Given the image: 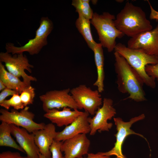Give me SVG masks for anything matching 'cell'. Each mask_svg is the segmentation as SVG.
<instances>
[{"label": "cell", "instance_id": "6da1fadb", "mask_svg": "<svg viewBox=\"0 0 158 158\" xmlns=\"http://www.w3.org/2000/svg\"><path fill=\"white\" fill-rule=\"evenodd\" d=\"M114 55L116 83L119 91L129 94L126 99H130L137 102L146 100L143 88L144 83L141 79L123 57L116 51Z\"/></svg>", "mask_w": 158, "mask_h": 158}, {"label": "cell", "instance_id": "7a4b0ae2", "mask_svg": "<svg viewBox=\"0 0 158 158\" xmlns=\"http://www.w3.org/2000/svg\"><path fill=\"white\" fill-rule=\"evenodd\" d=\"M114 22L118 30L131 37L152 29L144 11L128 1L117 14Z\"/></svg>", "mask_w": 158, "mask_h": 158}, {"label": "cell", "instance_id": "3957f363", "mask_svg": "<svg viewBox=\"0 0 158 158\" xmlns=\"http://www.w3.org/2000/svg\"><path fill=\"white\" fill-rule=\"evenodd\" d=\"M114 50L124 58L144 84L151 88H155V80L148 75L145 68L147 65L157 63L158 62L157 56L150 55L138 50L130 49L121 43L116 44Z\"/></svg>", "mask_w": 158, "mask_h": 158}, {"label": "cell", "instance_id": "277c9868", "mask_svg": "<svg viewBox=\"0 0 158 158\" xmlns=\"http://www.w3.org/2000/svg\"><path fill=\"white\" fill-rule=\"evenodd\" d=\"M115 16L108 12L99 14L94 13L90 20L97 31L100 43L109 52L114 50L117 38H121L125 35L118 30L114 24Z\"/></svg>", "mask_w": 158, "mask_h": 158}, {"label": "cell", "instance_id": "5b68a950", "mask_svg": "<svg viewBox=\"0 0 158 158\" xmlns=\"http://www.w3.org/2000/svg\"><path fill=\"white\" fill-rule=\"evenodd\" d=\"M40 24L33 38L29 40L28 42L20 47L15 46L11 42L7 43L5 46L6 51L12 55L23 53L25 52H28L31 55L39 54L43 47L48 44L47 37L54 27L53 22L47 17H41Z\"/></svg>", "mask_w": 158, "mask_h": 158}, {"label": "cell", "instance_id": "8992f818", "mask_svg": "<svg viewBox=\"0 0 158 158\" xmlns=\"http://www.w3.org/2000/svg\"><path fill=\"white\" fill-rule=\"evenodd\" d=\"M29 108L28 106L25 107L20 111L13 109L10 111L5 109H1L0 120L9 124L21 127L30 133L43 128L46 124L43 123L35 122L33 120L35 115L29 111Z\"/></svg>", "mask_w": 158, "mask_h": 158}, {"label": "cell", "instance_id": "52a82bcc", "mask_svg": "<svg viewBox=\"0 0 158 158\" xmlns=\"http://www.w3.org/2000/svg\"><path fill=\"white\" fill-rule=\"evenodd\" d=\"M12 55L7 51L0 53V61L4 62L7 71L10 73L20 78L28 85H31V81H37L35 77L28 75L25 70L31 73V68L34 66L29 63L27 56L23 53Z\"/></svg>", "mask_w": 158, "mask_h": 158}, {"label": "cell", "instance_id": "ba28073f", "mask_svg": "<svg viewBox=\"0 0 158 158\" xmlns=\"http://www.w3.org/2000/svg\"><path fill=\"white\" fill-rule=\"evenodd\" d=\"M70 93L78 109H83L91 115H95L102 104L103 100L98 90H93L85 85H80L72 88Z\"/></svg>", "mask_w": 158, "mask_h": 158}, {"label": "cell", "instance_id": "9c48e42d", "mask_svg": "<svg viewBox=\"0 0 158 158\" xmlns=\"http://www.w3.org/2000/svg\"><path fill=\"white\" fill-rule=\"evenodd\" d=\"M145 118V115L142 114L138 116L131 118L128 122L124 121L122 118L119 117L114 118V121L117 130L116 133L114 135L116 140L114 146L107 152H99L100 153L103 155L109 156L115 155L118 158H126L122 153V146L127 136L130 135L135 134L146 139L142 135L135 133L130 129L134 123L142 120Z\"/></svg>", "mask_w": 158, "mask_h": 158}, {"label": "cell", "instance_id": "30bf717a", "mask_svg": "<svg viewBox=\"0 0 158 158\" xmlns=\"http://www.w3.org/2000/svg\"><path fill=\"white\" fill-rule=\"evenodd\" d=\"M116 114V110L113 106V101L109 98H104L102 106L97 111L92 118L89 117L88 121L90 131V134L94 135L97 131H109L113 126L111 123L108 121L111 119Z\"/></svg>", "mask_w": 158, "mask_h": 158}, {"label": "cell", "instance_id": "8fae6325", "mask_svg": "<svg viewBox=\"0 0 158 158\" xmlns=\"http://www.w3.org/2000/svg\"><path fill=\"white\" fill-rule=\"evenodd\" d=\"M70 90L69 88L51 90L40 95L39 98L42 102L43 110L46 112L50 109L59 110L64 107L78 109L76 103L69 94Z\"/></svg>", "mask_w": 158, "mask_h": 158}, {"label": "cell", "instance_id": "7c38bea8", "mask_svg": "<svg viewBox=\"0 0 158 158\" xmlns=\"http://www.w3.org/2000/svg\"><path fill=\"white\" fill-rule=\"evenodd\" d=\"M127 47L150 55L158 56V24L154 28L131 37Z\"/></svg>", "mask_w": 158, "mask_h": 158}, {"label": "cell", "instance_id": "4fadbf2b", "mask_svg": "<svg viewBox=\"0 0 158 158\" xmlns=\"http://www.w3.org/2000/svg\"><path fill=\"white\" fill-rule=\"evenodd\" d=\"M86 135L80 134L63 141L61 150L64 158H81L88 153L90 141Z\"/></svg>", "mask_w": 158, "mask_h": 158}, {"label": "cell", "instance_id": "5bb4252c", "mask_svg": "<svg viewBox=\"0 0 158 158\" xmlns=\"http://www.w3.org/2000/svg\"><path fill=\"white\" fill-rule=\"evenodd\" d=\"M11 133L19 145L24 150L28 158H39L40 151L35 141L33 133L25 129L10 124Z\"/></svg>", "mask_w": 158, "mask_h": 158}, {"label": "cell", "instance_id": "9a60e30c", "mask_svg": "<svg viewBox=\"0 0 158 158\" xmlns=\"http://www.w3.org/2000/svg\"><path fill=\"white\" fill-rule=\"evenodd\" d=\"M89 114L83 112L74 121L65 127L60 132H57L54 140L63 141L80 134L90 133V129L88 122Z\"/></svg>", "mask_w": 158, "mask_h": 158}, {"label": "cell", "instance_id": "2e32d148", "mask_svg": "<svg viewBox=\"0 0 158 158\" xmlns=\"http://www.w3.org/2000/svg\"><path fill=\"white\" fill-rule=\"evenodd\" d=\"M33 133L40 153L46 157H51L50 147L57 133L54 124L50 123L46 124L43 128L36 130Z\"/></svg>", "mask_w": 158, "mask_h": 158}, {"label": "cell", "instance_id": "e0dca14e", "mask_svg": "<svg viewBox=\"0 0 158 158\" xmlns=\"http://www.w3.org/2000/svg\"><path fill=\"white\" fill-rule=\"evenodd\" d=\"M71 109L64 107L62 110L56 109H50L45 112L44 116L58 127L66 126L74 121L83 112L78 109L71 110Z\"/></svg>", "mask_w": 158, "mask_h": 158}, {"label": "cell", "instance_id": "ac0fdd59", "mask_svg": "<svg viewBox=\"0 0 158 158\" xmlns=\"http://www.w3.org/2000/svg\"><path fill=\"white\" fill-rule=\"evenodd\" d=\"M103 47L100 43H96L93 51L94 53L95 64L96 67L97 78L93 85L96 86L100 93L104 90L105 75L104 70V56Z\"/></svg>", "mask_w": 158, "mask_h": 158}, {"label": "cell", "instance_id": "d6986e66", "mask_svg": "<svg viewBox=\"0 0 158 158\" xmlns=\"http://www.w3.org/2000/svg\"><path fill=\"white\" fill-rule=\"evenodd\" d=\"M19 78L8 72L0 61V80L6 87L16 91L19 94L30 85Z\"/></svg>", "mask_w": 158, "mask_h": 158}, {"label": "cell", "instance_id": "ffe728a7", "mask_svg": "<svg viewBox=\"0 0 158 158\" xmlns=\"http://www.w3.org/2000/svg\"><path fill=\"white\" fill-rule=\"evenodd\" d=\"M90 20L87 19L81 15L78 14L75 25L79 32L82 35L87 45L92 51L97 43L93 38L90 27Z\"/></svg>", "mask_w": 158, "mask_h": 158}, {"label": "cell", "instance_id": "44dd1931", "mask_svg": "<svg viewBox=\"0 0 158 158\" xmlns=\"http://www.w3.org/2000/svg\"><path fill=\"white\" fill-rule=\"evenodd\" d=\"M11 135L10 125L1 122L0 125V146L11 147L25 153L24 150L12 138Z\"/></svg>", "mask_w": 158, "mask_h": 158}, {"label": "cell", "instance_id": "7402d4cb", "mask_svg": "<svg viewBox=\"0 0 158 158\" xmlns=\"http://www.w3.org/2000/svg\"><path fill=\"white\" fill-rule=\"evenodd\" d=\"M89 0H73L72 5L76 9L78 14H80L85 18L90 20L93 12L89 5Z\"/></svg>", "mask_w": 158, "mask_h": 158}, {"label": "cell", "instance_id": "603a6c76", "mask_svg": "<svg viewBox=\"0 0 158 158\" xmlns=\"http://www.w3.org/2000/svg\"><path fill=\"white\" fill-rule=\"evenodd\" d=\"M0 105L7 110L11 107L17 110L22 109L25 107L21 102L20 95L18 94L13 95L9 99H5L0 103Z\"/></svg>", "mask_w": 158, "mask_h": 158}, {"label": "cell", "instance_id": "cb8c5ba5", "mask_svg": "<svg viewBox=\"0 0 158 158\" xmlns=\"http://www.w3.org/2000/svg\"><path fill=\"white\" fill-rule=\"evenodd\" d=\"M35 96V89L31 85L25 89L20 95L21 102L25 107L33 103Z\"/></svg>", "mask_w": 158, "mask_h": 158}, {"label": "cell", "instance_id": "d4e9b609", "mask_svg": "<svg viewBox=\"0 0 158 158\" xmlns=\"http://www.w3.org/2000/svg\"><path fill=\"white\" fill-rule=\"evenodd\" d=\"M63 141H57L54 140L50 147L51 154V158H64L61 150Z\"/></svg>", "mask_w": 158, "mask_h": 158}, {"label": "cell", "instance_id": "484cf974", "mask_svg": "<svg viewBox=\"0 0 158 158\" xmlns=\"http://www.w3.org/2000/svg\"><path fill=\"white\" fill-rule=\"evenodd\" d=\"M145 70L148 75L158 81V62L156 64L147 65Z\"/></svg>", "mask_w": 158, "mask_h": 158}, {"label": "cell", "instance_id": "4316f807", "mask_svg": "<svg viewBox=\"0 0 158 158\" xmlns=\"http://www.w3.org/2000/svg\"><path fill=\"white\" fill-rule=\"evenodd\" d=\"M0 158H28L26 156H22L18 152L9 151H4L0 154Z\"/></svg>", "mask_w": 158, "mask_h": 158}, {"label": "cell", "instance_id": "83f0119b", "mask_svg": "<svg viewBox=\"0 0 158 158\" xmlns=\"http://www.w3.org/2000/svg\"><path fill=\"white\" fill-rule=\"evenodd\" d=\"M19 94L16 91L6 87L0 92V103L5 100L6 98L10 96H12L15 94Z\"/></svg>", "mask_w": 158, "mask_h": 158}, {"label": "cell", "instance_id": "f1b7e54d", "mask_svg": "<svg viewBox=\"0 0 158 158\" xmlns=\"http://www.w3.org/2000/svg\"><path fill=\"white\" fill-rule=\"evenodd\" d=\"M87 154V156L86 157H82L81 158H111L110 156L103 155L99 152L96 154L88 153Z\"/></svg>", "mask_w": 158, "mask_h": 158}, {"label": "cell", "instance_id": "f546056e", "mask_svg": "<svg viewBox=\"0 0 158 158\" xmlns=\"http://www.w3.org/2000/svg\"><path fill=\"white\" fill-rule=\"evenodd\" d=\"M148 2L150 9V18L151 19L158 20V11L155 10L151 6L149 1Z\"/></svg>", "mask_w": 158, "mask_h": 158}, {"label": "cell", "instance_id": "4dcf8cb0", "mask_svg": "<svg viewBox=\"0 0 158 158\" xmlns=\"http://www.w3.org/2000/svg\"><path fill=\"white\" fill-rule=\"evenodd\" d=\"M6 87L4 83L0 80V91H2Z\"/></svg>", "mask_w": 158, "mask_h": 158}, {"label": "cell", "instance_id": "1f68e13d", "mask_svg": "<svg viewBox=\"0 0 158 158\" xmlns=\"http://www.w3.org/2000/svg\"><path fill=\"white\" fill-rule=\"evenodd\" d=\"M39 158H51V157H46L41 154L40 153L39 154Z\"/></svg>", "mask_w": 158, "mask_h": 158}, {"label": "cell", "instance_id": "d6a6232c", "mask_svg": "<svg viewBox=\"0 0 158 158\" xmlns=\"http://www.w3.org/2000/svg\"><path fill=\"white\" fill-rule=\"evenodd\" d=\"M116 1L118 2H122L123 1V0H116Z\"/></svg>", "mask_w": 158, "mask_h": 158}, {"label": "cell", "instance_id": "836d02e7", "mask_svg": "<svg viewBox=\"0 0 158 158\" xmlns=\"http://www.w3.org/2000/svg\"><path fill=\"white\" fill-rule=\"evenodd\" d=\"M115 158H117V157H116Z\"/></svg>", "mask_w": 158, "mask_h": 158}]
</instances>
